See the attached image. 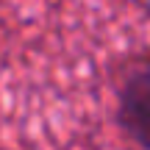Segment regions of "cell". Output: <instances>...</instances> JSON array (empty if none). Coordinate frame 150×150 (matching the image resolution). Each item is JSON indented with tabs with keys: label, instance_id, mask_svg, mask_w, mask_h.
<instances>
[{
	"label": "cell",
	"instance_id": "cell-1",
	"mask_svg": "<svg viewBox=\"0 0 150 150\" xmlns=\"http://www.w3.org/2000/svg\"><path fill=\"white\" fill-rule=\"evenodd\" d=\"M117 122L142 150H150V61L136 64L120 86Z\"/></svg>",
	"mask_w": 150,
	"mask_h": 150
}]
</instances>
